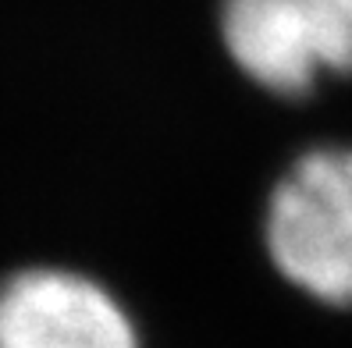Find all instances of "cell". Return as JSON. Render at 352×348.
Instances as JSON below:
<instances>
[{"mask_svg":"<svg viewBox=\"0 0 352 348\" xmlns=\"http://www.w3.org/2000/svg\"><path fill=\"white\" fill-rule=\"evenodd\" d=\"M221 43L260 89L306 96L352 75V0H221Z\"/></svg>","mask_w":352,"mask_h":348,"instance_id":"2","label":"cell"},{"mask_svg":"<svg viewBox=\"0 0 352 348\" xmlns=\"http://www.w3.org/2000/svg\"><path fill=\"white\" fill-rule=\"evenodd\" d=\"M0 348H142L132 313L68 267H22L0 281Z\"/></svg>","mask_w":352,"mask_h":348,"instance_id":"3","label":"cell"},{"mask_svg":"<svg viewBox=\"0 0 352 348\" xmlns=\"http://www.w3.org/2000/svg\"><path fill=\"white\" fill-rule=\"evenodd\" d=\"M274 270L324 305H352V146L306 150L267 199Z\"/></svg>","mask_w":352,"mask_h":348,"instance_id":"1","label":"cell"}]
</instances>
